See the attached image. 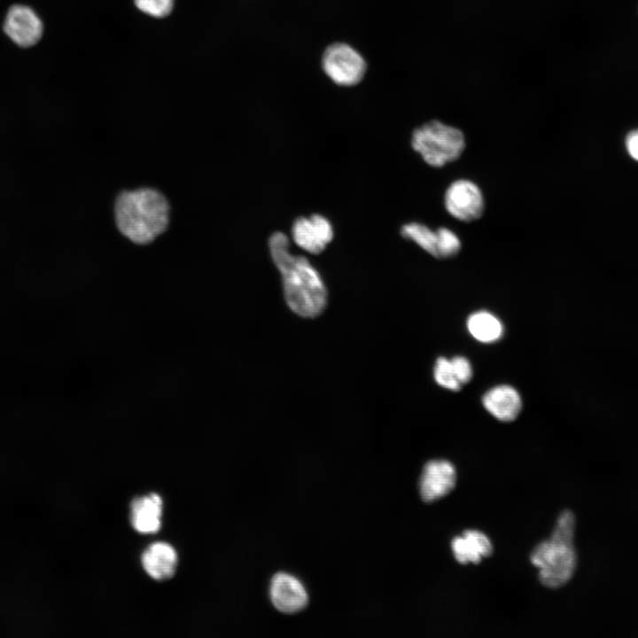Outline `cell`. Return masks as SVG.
Listing matches in <instances>:
<instances>
[{
  "instance_id": "17",
  "label": "cell",
  "mask_w": 638,
  "mask_h": 638,
  "mask_svg": "<svg viewBox=\"0 0 638 638\" xmlns=\"http://www.w3.org/2000/svg\"><path fill=\"white\" fill-rule=\"evenodd\" d=\"M436 231L438 244L435 258L447 260L458 255L462 249V242L458 236L447 227H439Z\"/></svg>"
},
{
  "instance_id": "13",
  "label": "cell",
  "mask_w": 638,
  "mask_h": 638,
  "mask_svg": "<svg viewBox=\"0 0 638 638\" xmlns=\"http://www.w3.org/2000/svg\"><path fill=\"white\" fill-rule=\"evenodd\" d=\"M482 402L485 408L495 418L510 422L519 414L522 407L521 398L512 386L502 385L487 391Z\"/></svg>"
},
{
  "instance_id": "14",
  "label": "cell",
  "mask_w": 638,
  "mask_h": 638,
  "mask_svg": "<svg viewBox=\"0 0 638 638\" xmlns=\"http://www.w3.org/2000/svg\"><path fill=\"white\" fill-rule=\"evenodd\" d=\"M451 547L455 558L462 564H477L481 562L482 557H488L493 553V546L488 537L477 530H467L463 536L455 537Z\"/></svg>"
},
{
  "instance_id": "2",
  "label": "cell",
  "mask_w": 638,
  "mask_h": 638,
  "mask_svg": "<svg viewBox=\"0 0 638 638\" xmlns=\"http://www.w3.org/2000/svg\"><path fill=\"white\" fill-rule=\"evenodd\" d=\"M113 213L120 234L136 245L152 243L170 225V203L162 191L152 187L119 191Z\"/></svg>"
},
{
  "instance_id": "6",
  "label": "cell",
  "mask_w": 638,
  "mask_h": 638,
  "mask_svg": "<svg viewBox=\"0 0 638 638\" xmlns=\"http://www.w3.org/2000/svg\"><path fill=\"white\" fill-rule=\"evenodd\" d=\"M444 206L455 219L463 222L479 220L486 208L485 198L478 185L460 178L452 182L444 193Z\"/></svg>"
},
{
  "instance_id": "9",
  "label": "cell",
  "mask_w": 638,
  "mask_h": 638,
  "mask_svg": "<svg viewBox=\"0 0 638 638\" xmlns=\"http://www.w3.org/2000/svg\"><path fill=\"white\" fill-rule=\"evenodd\" d=\"M4 30L16 44L27 48L41 39L43 24L31 8L13 5L6 15Z\"/></svg>"
},
{
  "instance_id": "20",
  "label": "cell",
  "mask_w": 638,
  "mask_h": 638,
  "mask_svg": "<svg viewBox=\"0 0 638 638\" xmlns=\"http://www.w3.org/2000/svg\"><path fill=\"white\" fill-rule=\"evenodd\" d=\"M450 361L460 385L468 383L472 377V370L469 361L463 356H455Z\"/></svg>"
},
{
  "instance_id": "16",
  "label": "cell",
  "mask_w": 638,
  "mask_h": 638,
  "mask_svg": "<svg viewBox=\"0 0 638 638\" xmlns=\"http://www.w3.org/2000/svg\"><path fill=\"white\" fill-rule=\"evenodd\" d=\"M401 235L403 238L412 241L422 248L424 252L436 257L438 234L436 230H432L427 225L411 222L404 224L401 228Z\"/></svg>"
},
{
  "instance_id": "19",
  "label": "cell",
  "mask_w": 638,
  "mask_h": 638,
  "mask_svg": "<svg viewBox=\"0 0 638 638\" xmlns=\"http://www.w3.org/2000/svg\"><path fill=\"white\" fill-rule=\"evenodd\" d=\"M136 7L144 13L155 17L167 16L174 6V0H134Z\"/></svg>"
},
{
  "instance_id": "1",
  "label": "cell",
  "mask_w": 638,
  "mask_h": 638,
  "mask_svg": "<svg viewBox=\"0 0 638 638\" xmlns=\"http://www.w3.org/2000/svg\"><path fill=\"white\" fill-rule=\"evenodd\" d=\"M268 247L272 261L281 275L288 307L302 317L319 315L327 303V290L320 273L307 258L290 251V240L284 233H273Z\"/></svg>"
},
{
  "instance_id": "7",
  "label": "cell",
  "mask_w": 638,
  "mask_h": 638,
  "mask_svg": "<svg viewBox=\"0 0 638 638\" xmlns=\"http://www.w3.org/2000/svg\"><path fill=\"white\" fill-rule=\"evenodd\" d=\"M333 227L324 216L314 214L297 218L292 226L294 243L313 254L322 253L333 238Z\"/></svg>"
},
{
  "instance_id": "21",
  "label": "cell",
  "mask_w": 638,
  "mask_h": 638,
  "mask_svg": "<svg viewBox=\"0 0 638 638\" xmlns=\"http://www.w3.org/2000/svg\"><path fill=\"white\" fill-rule=\"evenodd\" d=\"M626 146L630 156L638 160V129L628 134Z\"/></svg>"
},
{
  "instance_id": "5",
  "label": "cell",
  "mask_w": 638,
  "mask_h": 638,
  "mask_svg": "<svg viewBox=\"0 0 638 638\" xmlns=\"http://www.w3.org/2000/svg\"><path fill=\"white\" fill-rule=\"evenodd\" d=\"M322 65L325 74L337 84L353 86L359 83L366 72L362 55L348 44L337 43L324 51Z\"/></svg>"
},
{
  "instance_id": "10",
  "label": "cell",
  "mask_w": 638,
  "mask_h": 638,
  "mask_svg": "<svg viewBox=\"0 0 638 638\" xmlns=\"http://www.w3.org/2000/svg\"><path fill=\"white\" fill-rule=\"evenodd\" d=\"M269 592L273 605L284 613L298 612L308 602L307 593L301 582L288 573H276L271 580Z\"/></svg>"
},
{
  "instance_id": "18",
  "label": "cell",
  "mask_w": 638,
  "mask_h": 638,
  "mask_svg": "<svg viewBox=\"0 0 638 638\" xmlns=\"http://www.w3.org/2000/svg\"><path fill=\"white\" fill-rule=\"evenodd\" d=\"M434 379L440 386L452 391H458L462 386L456 378L451 361L444 357H440L436 361Z\"/></svg>"
},
{
  "instance_id": "8",
  "label": "cell",
  "mask_w": 638,
  "mask_h": 638,
  "mask_svg": "<svg viewBox=\"0 0 638 638\" xmlns=\"http://www.w3.org/2000/svg\"><path fill=\"white\" fill-rule=\"evenodd\" d=\"M455 482L456 471L450 462L430 461L424 465L419 480L421 498L424 502L437 501L449 494Z\"/></svg>"
},
{
  "instance_id": "12",
  "label": "cell",
  "mask_w": 638,
  "mask_h": 638,
  "mask_svg": "<svg viewBox=\"0 0 638 638\" xmlns=\"http://www.w3.org/2000/svg\"><path fill=\"white\" fill-rule=\"evenodd\" d=\"M163 502L160 495L152 493L135 497L130 504V520L140 533H153L161 526Z\"/></svg>"
},
{
  "instance_id": "11",
  "label": "cell",
  "mask_w": 638,
  "mask_h": 638,
  "mask_svg": "<svg viewBox=\"0 0 638 638\" xmlns=\"http://www.w3.org/2000/svg\"><path fill=\"white\" fill-rule=\"evenodd\" d=\"M141 562L143 568L151 578L156 580H167L175 573L178 556L170 544L159 541L144 549Z\"/></svg>"
},
{
  "instance_id": "3",
  "label": "cell",
  "mask_w": 638,
  "mask_h": 638,
  "mask_svg": "<svg viewBox=\"0 0 638 638\" xmlns=\"http://www.w3.org/2000/svg\"><path fill=\"white\" fill-rule=\"evenodd\" d=\"M411 147L428 166L440 168L461 158L466 139L460 128L432 120L413 130Z\"/></svg>"
},
{
  "instance_id": "15",
  "label": "cell",
  "mask_w": 638,
  "mask_h": 638,
  "mask_svg": "<svg viewBox=\"0 0 638 638\" xmlns=\"http://www.w3.org/2000/svg\"><path fill=\"white\" fill-rule=\"evenodd\" d=\"M469 332L483 343L498 340L503 332L502 323L489 312L478 311L471 315L467 321Z\"/></svg>"
},
{
  "instance_id": "4",
  "label": "cell",
  "mask_w": 638,
  "mask_h": 638,
  "mask_svg": "<svg viewBox=\"0 0 638 638\" xmlns=\"http://www.w3.org/2000/svg\"><path fill=\"white\" fill-rule=\"evenodd\" d=\"M577 561L573 541L552 536L538 544L531 554L532 564L540 569V582L552 589L559 588L571 580Z\"/></svg>"
}]
</instances>
